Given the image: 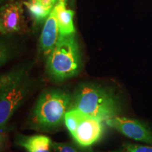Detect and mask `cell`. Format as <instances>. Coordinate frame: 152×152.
I'll list each match as a JSON object with an SVG mask.
<instances>
[{
	"label": "cell",
	"mask_w": 152,
	"mask_h": 152,
	"mask_svg": "<svg viewBox=\"0 0 152 152\" xmlns=\"http://www.w3.org/2000/svg\"><path fill=\"white\" fill-rule=\"evenodd\" d=\"M72 94L61 89H50L39 96L28 118L27 127L38 132L54 133L64 124Z\"/></svg>",
	"instance_id": "1"
},
{
	"label": "cell",
	"mask_w": 152,
	"mask_h": 152,
	"mask_svg": "<svg viewBox=\"0 0 152 152\" xmlns=\"http://www.w3.org/2000/svg\"><path fill=\"white\" fill-rule=\"evenodd\" d=\"M58 0H25L23 4L35 23L45 22Z\"/></svg>",
	"instance_id": "11"
},
{
	"label": "cell",
	"mask_w": 152,
	"mask_h": 152,
	"mask_svg": "<svg viewBox=\"0 0 152 152\" xmlns=\"http://www.w3.org/2000/svg\"><path fill=\"white\" fill-rule=\"evenodd\" d=\"M84 116L85 114L78 110L70 109L66 112L64 117V125L71 135L75 132L80 122Z\"/></svg>",
	"instance_id": "13"
},
{
	"label": "cell",
	"mask_w": 152,
	"mask_h": 152,
	"mask_svg": "<svg viewBox=\"0 0 152 152\" xmlns=\"http://www.w3.org/2000/svg\"><path fill=\"white\" fill-rule=\"evenodd\" d=\"M110 128L118 131L123 135L152 145V131L146 125L128 118L115 115L105 121Z\"/></svg>",
	"instance_id": "6"
},
{
	"label": "cell",
	"mask_w": 152,
	"mask_h": 152,
	"mask_svg": "<svg viewBox=\"0 0 152 152\" xmlns=\"http://www.w3.org/2000/svg\"><path fill=\"white\" fill-rule=\"evenodd\" d=\"M34 86L30 67L22 65L0 75V130L4 131Z\"/></svg>",
	"instance_id": "2"
},
{
	"label": "cell",
	"mask_w": 152,
	"mask_h": 152,
	"mask_svg": "<svg viewBox=\"0 0 152 152\" xmlns=\"http://www.w3.org/2000/svg\"><path fill=\"white\" fill-rule=\"evenodd\" d=\"M23 4L18 0H7L0 7V34L9 36L21 33L26 28Z\"/></svg>",
	"instance_id": "5"
},
{
	"label": "cell",
	"mask_w": 152,
	"mask_h": 152,
	"mask_svg": "<svg viewBox=\"0 0 152 152\" xmlns=\"http://www.w3.org/2000/svg\"><path fill=\"white\" fill-rule=\"evenodd\" d=\"M82 68L81 53L75 33L60 35L46 57V71L54 82H64L78 75Z\"/></svg>",
	"instance_id": "4"
},
{
	"label": "cell",
	"mask_w": 152,
	"mask_h": 152,
	"mask_svg": "<svg viewBox=\"0 0 152 152\" xmlns=\"http://www.w3.org/2000/svg\"><path fill=\"white\" fill-rule=\"evenodd\" d=\"M4 36H0V67L14 58L18 52L16 47Z\"/></svg>",
	"instance_id": "12"
},
{
	"label": "cell",
	"mask_w": 152,
	"mask_h": 152,
	"mask_svg": "<svg viewBox=\"0 0 152 152\" xmlns=\"http://www.w3.org/2000/svg\"><path fill=\"white\" fill-rule=\"evenodd\" d=\"M103 132V121L85 115L72 137L76 144L87 148L98 142Z\"/></svg>",
	"instance_id": "7"
},
{
	"label": "cell",
	"mask_w": 152,
	"mask_h": 152,
	"mask_svg": "<svg viewBox=\"0 0 152 152\" xmlns=\"http://www.w3.org/2000/svg\"><path fill=\"white\" fill-rule=\"evenodd\" d=\"M14 142L27 152H52V141L49 137L43 134H18Z\"/></svg>",
	"instance_id": "9"
},
{
	"label": "cell",
	"mask_w": 152,
	"mask_h": 152,
	"mask_svg": "<svg viewBox=\"0 0 152 152\" xmlns=\"http://www.w3.org/2000/svg\"><path fill=\"white\" fill-rule=\"evenodd\" d=\"M6 143V135L4 131L0 130V152H3Z\"/></svg>",
	"instance_id": "16"
},
{
	"label": "cell",
	"mask_w": 152,
	"mask_h": 152,
	"mask_svg": "<svg viewBox=\"0 0 152 152\" xmlns=\"http://www.w3.org/2000/svg\"><path fill=\"white\" fill-rule=\"evenodd\" d=\"M7 0H0V5H2L4 3L6 2Z\"/></svg>",
	"instance_id": "17"
},
{
	"label": "cell",
	"mask_w": 152,
	"mask_h": 152,
	"mask_svg": "<svg viewBox=\"0 0 152 152\" xmlns=\"http://www.w3.org/2000/svg\"><path fill=\"white\" fill-rule=\"evenodd\" d=\"M70 109L78 110L87 116L106 121L117 115L120 106L111 91L99 85L83 83L72 94Z\"/></svg>",
	"instance_id": "3"
},
{
	"label": "cell",
	"mask_w": 152,
	"mask_h": 152,
	"mask_svg": "<svg viewBox=\"0 0 152 152\" xmlns=\"http://www.w3.org/2000/svg\"><path fill=\"white\" fill-rule=\"evenodd\" d=\"M66 2L67 0H58L54 8L60 35L75 33L73 23L74 11L67 8Z\"/></svg>",
	"instance_id": "10"
},
{
	"label": "cell",
	"mask_w": 152,
	"mask_h": 152,
	"mask_svg": "<svg viewBox=\"0 0 152 152\" xmlns=\"http://www.w3.org/2000/svg\"><path fill=\"white\" fill-rule=\"evenodd\" d=\"M52 152H84L77 144L52 142Z\"/></svg>",
	"instance_id": "14"
},
{
	"label": "cell",
	"mask_w": 152,
	"mask_h": 152,
	"mask_svg": "<svg viewBox=\"0 0 152 152\" xmlns=\"http://www.w3.org/2000/svg\"><path fill=\"white\" fill-rule=\"evenodd\" d=\"M109 152H152V146L125 143L118 149Z\"/></svg>",
	"instance_id": "15"
},
{
	"label": "cell",
	"mask_w": 152,
	"mask_h": 152,
	"mask_svg": "<svg viewBox=\"0 0 152 152\" xmlns=\"http://www.w3.org/2000/svg\"><path fill=\"white\" fill-rule=\"evenodd\" d=\"M59 37L58 23L56 13L53 9L49 16L45 20L43 29L39 37V49L40 52L47 57L54 48Z\"/></svg>",
	"instance_id": "8"
}]
</instances>
